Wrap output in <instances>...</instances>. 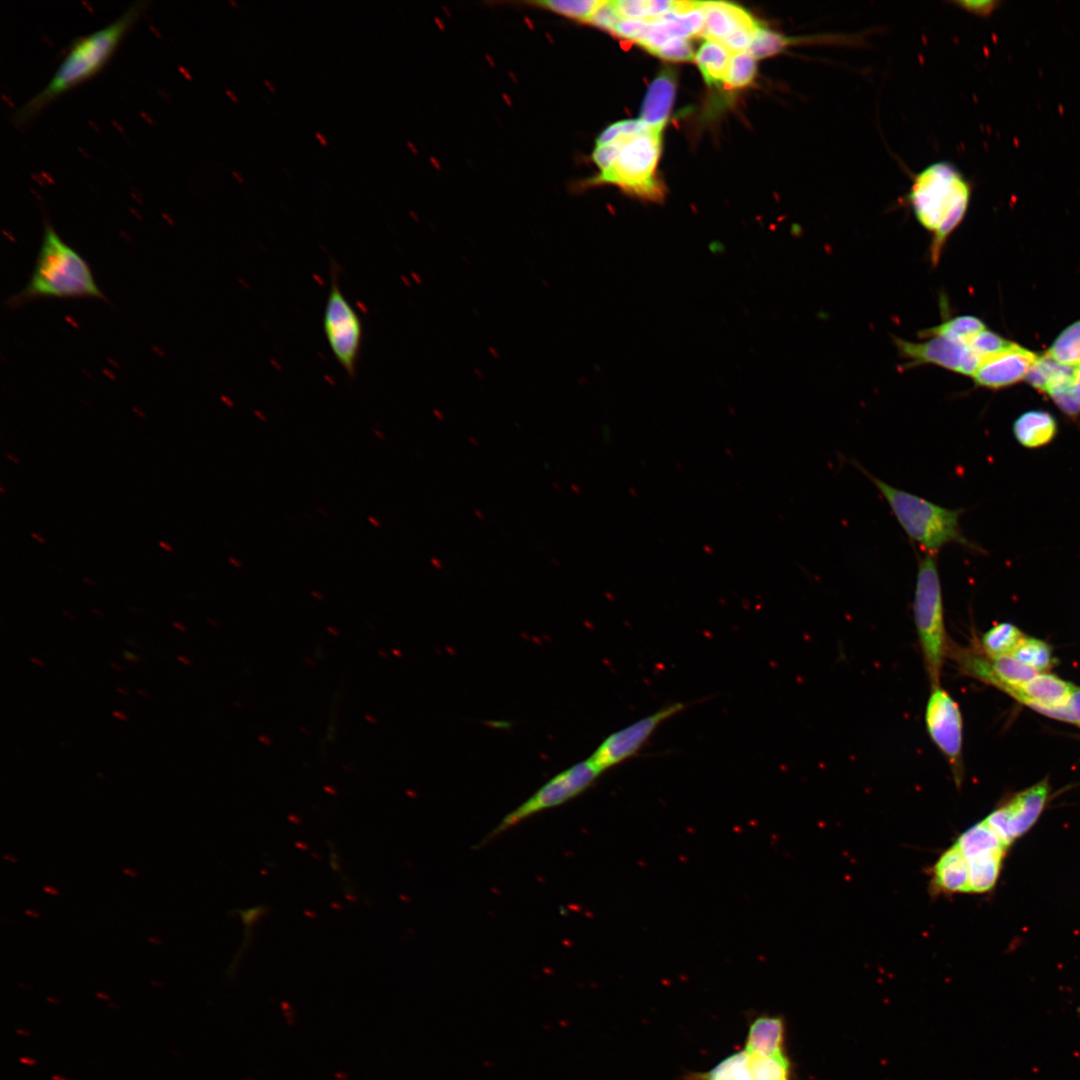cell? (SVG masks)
I'll list each match as a JSON object with an SVG mask.
<instances>
[{"label": "cell", "instance_id": "6da1fadb", "mask_svg": "<svg viewBox=\"0 0 1080 1080\" xmlns=\"http://www.w3.org/2000/svg\"><path fill=\"white\" fill-rule=\"evenodd\" d=\"M149 5L137 1L108 26L75 39L50 82L13 113V123L25 125L60 95L98 73Z\"/></svg>", "mask_w": 1080, "mask_h": 1080}, {"label": "cell", "instance_id": "7a4b0ae2", "mask_svg": "<svg viewBox=\"0 0 1080 1080\" xmlns=\"http://www.w3.org/2000/svg\"><path fill=\"white\" fill-rule=\"evenodd\" d=\"M970 196L969 182L949 162H935L913 178L908 201L921 226L933 233L929 254L934 266L947 239L965 217Z\"/></svg>", "mask_w": 1080, "mask_h": 1080}, {"label": "cell", "instance_id": "3957f363", "mask_svg": "<svg viewBox=\"0 0 1080 1080\" xmlns=\"http://www.w3.org/2000/svg\"><path fill=\"white\" fill-rule=\"evenodd\" d=\"M45 298L105 299L88 262L45 222L42 243L32 275L8 306L18 308Z\"/></svg>", "mask_w": 1080, "mask_h": 1080}, {"label": "cell", "instance_id": "277c9868", "mask_svg": "<svg viewBox=\"0 0 1080 1080\" xmlns=\"http://www.w3.org/2000/svg\"><path fill=\"white\" fill-rule=\"evenodd\" d=\"M855 465L875 485L903 530L926 554H936L951 543L977 549L962 533L959 522L961 509L945 508L898 489L875 477L859 463Z\"/></svg>", "mask_w": 1080, "mask_h": 1080}, {"label": "cell", "instance_id": "5b68a950", "mask_svg": "<svg viewBox=\"0 0 1080 1080\" xmlns=\"http://www.w3.org/2000/svg\"><path fill=\"white\" fill-rule=\"evenodd\" d=\"M913 615L930 688L940 686L949 648L936 554L919 559Z\"/></svg>", "mask_w": 1080, "mask_h": 1080}, {"label": "cell", "instance_id": "8992f818", "mask_svg": "<svg viewBox=\"0 0 1080 1080\" xmlns=\"http://www.w3.org/2000/svg\"><path fill=\"white\" fill-rule=\"evenodd\" d=\"M662 146V132L650 131L626 137L611 168L596 178L597 183H611L641 198L663 199V187L656 177Z\"/></svg>", "mask_w": 1080, "mask_h": 1080}, {"label": "cell", "instance_id": "52a82bcc", "mask_svg": "<svg viewBox=\"0 0 1080 1080\" xmlns=\"http://www.w3.org/2000/svg\"><path fill=\"white\" fill-rule=\"evenodd\" d=\"M330 289L323 316V330L336 361L350 378L356 376L363 326L361 319L342 293L339 270L335 263L330 269Z\"/></svg>", "mask_w": 1080, "mask_h": 1080}, {"label": "cell", "instance_id": "ba28073f", "mask_svg": "<svg viewBox=\"0 0 1080 1080\" xmlns=\"http://www.w3.org/2000/svg\"><path fill=\"white\" fill-rule=\"evenodd\" d=\"M601 773L589 758L572 765L547 781L525 802L507 814L494 833L574 798L591 786Z\"/></svg>", "mask_w": 1080, "mask_h": 1080}, {"label": "cell", "instance_id": "9c48e42d", "mask_svg": "<svg viewBox=\"0 0 1080 1080\" xmlns=\"http://www.w3.org/2000/svg\"><path fill=\"white\" fill-rule=\"evenodd\" d=\"M928 734L945 759L954 778L962 777L963 723L959 705L941 686L930 688L925 709Z\"/></svg>", "mask_w": 1080, "mask_h": 1080}, {"label": "cell", "instance_id": "30bf717a", "mask_svg": "<svg viewBox=\"0 0 1080 1080\" xmlns=\"http://www.w3.org/2000/svg\"><path fill=\"white\" fill-rule=\"evenodd\" d=\"M926 339L924 342H913L893 337L899 356L906 361L904 368L933 364L965 376H973L980 367V361L969 343L945 336Z\"/></svg>", "mask_w": 1080, "mask_h": 1080}, {"label": "cell", "instance_id": "8fae6325", "mask_svg": "<svg viewBox=\"0 0 1080 1080\" xmlns=\"http://www.w3.org/2000/svg\"><path fill=\"white\" fill-rule=\"evenodd\" d=\"M686 706L687 703L683 702L665 705L654 713L608 735L589 759L603 772L633 757L664 721L684 710Z\"/></svg>", "mask_w": 1080, "mask_h": 1080}, {"label": "cell", "instance_id": "7c38bea8", "mask_svg": "<svg viewBox=\"0 0 1080 1080\" xmlns=\"http://www.w3.org/2000/svg\"><path fill=\"white\" fill-rule=\"evenodd\" d=\"M1048 796V784L1038 783L993 811L985 820L1008 847L1027 832L1040 816Z\"/></svg>", "mask_w": 1080, "mask_h": 1080}, {"label": "cell", "instance_id": "4fadbf2b", "mask_svg": "<svg viewBox=\"0 0 1080 1080\" xmlns=\"http://www.w3.org/2000/svg\"><path fill=\"white\" fill-rule=\"evenodd\" d=\"M1037 357L1034 352L1011 343L1002 353L983 363L972 377L977 386L1005 388L1026 378Z\"/></svg>", "mask_w": 1080, "mask_h": 1080}, {"label": "cell", "instance_id": "5bb4252c", "mask_svg": "<svg viewBox=\"0 0 1080 1080\" xmlns=\"http://www.w3.org/2000/svg\"><path fill=\"white\" fill-rule=\"evenodd\" d=\"M703 24L704 14L701 7L682 14L670 12L651 20L650 29L639 45L654 54L672 40L700 35Z\"/></svg>", "mask_w": 1080, "mask_h": 1080}, {"label": "cell", "instance_id": "9a60e30c", "mask_svg": "<svg viewBox=\"0 0 1080 1080\" xmlns=\"http://www.w3.org/2000/svg\"><path fill=\"white\" fill-rule=\"evenodd\" d=\"M1074 687L1052 674H1038L1033 679L1013 689L1009 694L1036 711L1048 715L1050 711L1065 706Z\"/></svg>", "mask_w": 1080, "mask_h": 1080}, {"label": "cell", "instance_id": "2e32d148", "mask_svg": "<svg viewBox=\"0 0 1080 1080\" xmlns=\"http://www.w3.org/2000/svg\"><path fill=\"white\" fill-rule=\"evenodd\" d=\"M704 24L700 36L722 43L737 29L757 24L744 8L722 1L702 2Z\"/></svg>", "mask_w": 1080, "mask_h": 1080}, {"label": "cell", "instance_id": "e0dca14e", "mask_svg": "<svg viewBox=\"0 0 1080 1080\" xmlns=\"http://www.w3.org/2000/svg\"><path fill=\"white\" fill-rule=\"evenodd\" d=\"M676 91V75L663 70L650 84L641 107L640 119L651 129L663 132Z\"/></svg>", "mask_w": 1080, "mask_h": 1080}, {"label": "cell", "instance_id": "ac0fdd59", "mask_svg": "<svg viewBox=\"0 0 1080 1080\" xmlns=\"http://www.w3.org/2000/svg\"><path fill=\"white\" fill-rule=\"evenodd\" d=\"M932 884L939 892H969L968 860L955 843L936 861L932 870Z\"/></svg>", "mask_w": 1080, "mask_h": 1080}, {"label": "cell", "instance_id": "d6986e66", "mask_svg": "<svg viewBox=\"0 0 1080 1080\" xmlns=\"http://www.w3.org/2000/svg\"><path fill=\"white\" fill-rule=\"evenodd\" d=\"M1058 425L1055 417L1044 410H1030L1021 414L1013 424L1016 440L1025 448H1040L1056 436Z\"/></svg>", "mask_w": 1080, "mask_h": 1080}, {"label": "cell", "instance_id": "ffe728a7", "mask_svg": "<svg viewBox=\"0 0 1080 1080\" xmlns=\"http://www.w3.org/2000/svg\"><path fill=\"white\" fill-rule=\"evenodd\" d=\"M784 1026L781 1018L759 1017L750 1026L745 1052L768 1057H784Z\"/></svg>", "mask_w": 1080, "mask_h": 1080}, {"label": "cell", "instance_id": "44dd1931", "mask_svg": "<svg viewBox=\"0 0 1080 1080\" xmlns=\"http://www.w3.org/2000/svg\"><path fill=\"white\" fill-rule=\"evenodd\" d=\"M1075 367L1060 364L1044 354L1032 364L1026 380L1033 388L1050 396L1069 384Z\"/></svg>", "mask_w": 1080, "mask_h": 1080}, {"label": "cell", "instance_id": "7402d4cb", "mask_svg": "<svg viewBox=\"0 0 1080 1080\" xmlns=\"http://www.w3.org/2000/svg\"><path fill=\"white\" fill-rule=\"evenodd\" d=\"M694 60L707 84L719 85L725 82L731 52L724 45L706 40L696 52Z\"/></svg>", "mask_w": 1080, "mask_h": 1080}, {"label": "cell", "instance_id": "603a6c76", "mask_svg": "<svg viewBox=\"0 0 1080 1080\" xmlns=\"http://www.w3.org/2000/svg\"><path fill=\"white\" fill-rule=\"evenodd\" d=\"M1004 853L988 852L967 858L969 865V892L983 893L995 885Z\"/></svg>", "mask_w": 1080, "mask_h": 1080}, {"label": "cell", "instance_id": "cb8c5ba5", "mask_svg": "<svg viewBox=\"0 0 1080 1080\" xmlns=\"http://www.w3.org/2000/svg\"><path fill=\"white\" fill-rule=\"evenodd\" d=\"M955 844L966 858L988 852L1004 853L1007 848L986 820L975 824L961 834Z\"/></svg>", "mask_w": 1080, "mask_h": 1080}, {"label": "cell", "instance_id": "d4e9b609", "mask_svg": "<svg viewBox=\"0 0 1080 1080\" xmlns=\"http://www.w3.org/2000/svg\"><path fill=\"white\" fill-rule=\"evenodd\" d=\"M985 329V324L979 318L962 315L946 320L937 326L924 329L919 332V335H921V338L945 336L970 343L976 335Z\"/></svg>", "mask_w": 1080, "mask_h": 1080}, {"label": "cell", "instance_id": "484cf974", "mask_svg": "<svg viewBox=\"0 0 1080 1080\" xmlns=\"http://www.w3.org/2000/svg\"><path fill=\"white\" fill-rule=\"evenodd\" d=\"M1023 637L1021 631L1013 624H997L983 635L984 652L989 658L1012 655Z\"/></svg>", "mask_w": 1080, "mask_h": 1080}, {"label": "cell", "instance_id": "4316f807", "mask_svg": "<svg viewBox=\"0 0 1080 1080\" xmlns=\"http://www.w3.org/2000/svg\"><path fill=\"white\" fill-rule=\"evenodd\" d=\"M621 18L655 20L674 12L677 1L669 0H620L612 1Z\"/></svg>", "mask_w": 1080, "mask_h": 1080}, {"label": "cell", "instance_id": "83f0119b", "mask_svg": "<svg viewBox=\"0 0 1080 1080\" xmlns=\"http://www.w3.org/2000/svg\"><path fill=\"white\" fill-rule=\"evenodd\" d=\"M1046 355L1063 365L1080 364V320L1072 323L1058 335Z\"/></svg>", "mask_w": 1080, "mask_h": 1080}, {"label": "cell", "instance_id": "f1b7e54d", "mask_svg": "<svg viewBox=\"0 0 1080 1080\" xmlns=\"http://www.w3.org/2000/svg\"><path fill=\"white\" fill-rule=\"evenodd\" d=\"M747 1066L751 1080H788L789 1078V1062L785 1056L768 1057L748 1054Z\"/></svg>", "mask_w": 1080, "mask_h": 1080}, {"label": "cell", "instance_id": "f546056e", "mask_svg": "<svg viewBox=\"0 0 1080 1080\" xmlns=\"http://www.w3.org/2000/svg\"><path fill=\"white\" fill-rule=\"evenodd\" d=\"M1012 655L1039 672L1050 668L1054 662L1051 649L1044 641L1025 636Z\"/></svg>", "mask_w": 1080, "mask_h": 1080}, {"label": "cell", "instance_id": "4dcf8cb0", "mask_svg": "<svg viewBox=\"0 0 1080 1080\" xmlns=\"http://www.w3.org/2000/svg\"><path fill=\"white\" fill-rule=\"evenodd\" d=\"M755 75V58L748 51L735 53L731 57L724 83L729 88H743L752 83Z\"/></svg>", "mask_w": 1080, "mask_h": 1080}, {"label": "cell", "instance_id": "1f68e13d", "mask_svg": "<svg viewBox=\"0 0 1080 1080\" xmlns=\"http://www.w3.org/2000/svg\"><path fill=\"white\" fill-rule=\"evenodd\" d=\"M1049 398L1067 416H1080V364L1068 385L1052 393Z\"/></svg>", "mask_w": 1080, "mask_h": 1080}, {"label": "cell", "instance_id": "d6a6232c", "mask_svg": "<svg viewBox=\"0 0 1080 1080\" xmlns=\"http://www.w3.org/2000/svg\"><path fill=\"white\" fill-rule=\"evenodd\" d=\"M1012 342L1007 341L1000 335L990 331L983 330L976 335L969 343L970 348L980 361V366L986 361L996 357L1004 350H1006Z\"/></svg>", "mask_w": 1080, "mask_h": 1080}, {"label": "cell", "instance_id": "836d02e7", "mask_svg": "<svg viewBox=\"0 0 1080 1080\" xmlns=\"http://www.w3.org/2000/svg\"><path fill=\"white\" fill-rule=\"evenodd\" d=\"M748 1054L745 1051L734 1054L716 1067L706 1076V1080H751L748 1066Z\"/></svg>", "mask_w": 1080, "mask_h": 1080}, {"label": "cell", "instance_id": "e575fe53", "mask_svg": "<svg viewBox=\"0 0 1080 1080\" xmlns=\"http://www.w3.org/2000/svg\"><path fill=\"white\" fill-rule=\"evenodd\" d=\"M602 2V0L545 1L538 2L537 5H541L561 15L587 23L591 15Z\"/></svg>", "mask_w": 1080, "mask_h": 1080}, {"label": "cell", "instance_id": "d590c367", "mask_svg": "<svg viewBox=\"0 0 1080 1080\" xmlns=\"http://www.w3.org/2000/svg\"><path fill=\"white\" fill-rule=\"evenodd\" d=\"M650 26L651 20L621 18L611 33L639 44L648 33Z\"/></svg>", "mask_w": 1080, "mask_h": 1080}, {"label": "cell", "instance_id": "8d00e7d4", "mask_svg": "<svg viewBox=\"0 0 1080 1080\" xmlns=\"http://www.w3.org/2000/svg\"><path fill=\"white\" fill-rule=\"evenodd\" d=\"M654 55L669 61L683 62L695 56L693 47L686 38L672 40L659 48Z\"/></svg>", "mask_w": 1080, "mask_h": 1080}, {"label": "cell", "instance_id": "74e56055", "mask_svg": "<svg viewBox=\"0 0 1080 1080\" xmlns=\"http://www.w3.org/2000/svg\"><path fill=\"white\" fill-rule=\"evenodd\" d=\"M626 137L627 136H620L608 144L596 145L592 158L600 168L601 173L608 171L614 164Z\"/></svg>", "mask_w": 1080, "mask_h": 1080}, {"label": "cell", "instance_id": "f35d334b", "mask_svg": "<svg viewBox=\"0 0 1080 1080\" xmlns=\"http://www.w3.org/2000/svg\"><path fill=\"white\" fill-rule=\"evenodd\" d=\"M620 19L621 16L617 13L612 1H603L591 15L587 23L612 32Z\"/></svg>", "mask_w": 1080, "mask_h": 1080}, {"label": "cell", "instance_id": "ab89813d", "mask_svg": "<svg viewBox=\"0 0 1080 1080\" xmlns=\"http://www.w3.org/2000/svg\"><path fill=\"white\" fill-rule=\"evenodd\" d=\"M1049 716L1080 725V688L1074 687L1066 705L1052 710Z\"/></svg>", "mask_w": 1080, "mask_h": 1080}, {"label": "cell", "instance_id": "60d3db41", "mask_svg": "<svg viewBox=\"0 0 1080 1080\" xmlns=\"http://www.w3.org/2000/svg\"><path fill=\"white\" fill-rule=\"evenodd\" d=\"M961 9H964L972 14L978 16L990 15L999 5V1H956L954 2Z\"/></svg>", "mask_w": 1080, "mask_h": 1080}, {"label": "cell", "instance_id": "b9f144b4", "mask_svg": "<svg viewBox=\"0 0 1080 1080\" xmlns=\"http://www.w3.org/2000/svg\"><path fill=\"white\" fill-rule=\"evenodd\" d=\"M123 657H124L125 660H127L129 662H134V663L139 662L141 660L138 655H136V654H134V653H132L130 651H127V650L123 651Z\"/></svg>", "mask_w": 1080, "mask_h": 1080}, {"label": "cell", "instance_id": "7bdbcfd3", "mask_svg": "<svg viewBox=\"0 0 1080 1080\" xmlns=\"http://www.w3.org/2000/svg\"><path fill=\"white\" fill-rule=\"evenodd\" d=\"M112 715H113V716H114L115 718H117L118 720H121V721H124V722L128 721V716H127V715H126V714H125L124 712H122V711H119V710H113V711H112Z\"/></svg>", "mask_w": 1080, "mask_h": 1080}, {"label": "cell", "instance_id": "ee69618b", "mask_svg": "<svg viewBox=\"0 0 1080 1080\" xmlns=\"http://www.w3.org/2000/svg\"><path fill=\"white\" fill-rule=\"evenodd\" d=\"M315 137L320 142V144H322L323 146L328 145V141H327L326 137L321 132H315Z\"/></svg>", "mask_w": 1080, "mask_h": 1080}, {"label": "cell", "instance_id": "f6af8a7d", "mask_svg": "<svg viewBox=\"0 0 1080 1080\" xmlns=\"http://www.w3.org/2000/svg\"><path fill=\"white\" fill-rule=\"evenodd\" d=\"M30 661H31L32 664H35V665H37L39 667H45L46 666V664L42 660H40L39 658H36V657H30Z\"/></svg>", "mask_w": 1080, "mask_h": 1080}, {"label": "cell", "instance_id": "bcb514c9", "mask_svg": "<svg viewBox=\"0 0 1080 1080\" xmlns=\"http://www.w3.org/2000/svg\"><path fill=\"white\" fill-rule=\"evenodd\" d=\"M177 660L179 662H181L182 664H184V665H187V666L191 665V661L186 656L178 655Z\"/></svg>", "mask_w": 1080, "mask_h": 1080}, {"label": "cell", "instance_id": "7dc6e473", "mask_svg": "<svg viewBox=\"0 0 1080 1080\" xmlns=\"http://www.w3.org/2000/svg\"><path fill=\"white\" fill-rule=\"evenodd\" d=\"M263 83H264V84H265V85H266V86H267V87H268V88H269V89H270L271 91H273V92H275V91H276V88H275L274 84H273V83H272L271 81H269L268 79H264V80H263Z\"/></svg>", "mask_w": 1080, "mask_h": 1080}, {"label": "cell", "instance_id": "c3c4849f", "mask_svg": "<svg viewBox=\"0 0 1080 1080\" xmlns=\"http://www.w3.org/2000/svg\"><path fill=\"white\" fill-rule=\"evenodd\" d=\"M158 544H159V546H160V547L164 548V549H165V550H167L168 552H172V551H173L172 547H171V546H170L169 544H167V543H165V542H163V541H159V542H158Z\"/></svg>", "mask_w": 1080, "mask_h": 1080}, {"label": "cell", "instance_id": "681fc988", "mask_svg": "<svg viewBox=\"0 0 1080 1080\" xmlns=\"http://www.w3.org/2000/svg\"><path fill=\"white\" fill-rule=\"evenodd\" d=\"M173 625H174V627H175V628H177V629H178V630H180L181 632H185V631H186V627L184 626V624H182V623H180V622H173Z\"/></svg>", "mask_w": 1080, "mask_h": 1080}, {"label": "cell", "instance_id": "f907efd6", "mask_svg": "<svg viewBox=\"0 0 1080 1080\" xmlns=\"http://www.w3.org/2000/svg\"><path fill=\"white\" fill-rule=\"evenodd\" d=\"M116 691L118 693L122 694L123 696H128L129 695V691L124 689L123 687H116Z\"/></svg>", "mask_w": 1080, "mask_h": 1080}, {"label": "cell", "instance_id": "816d5d0a", "mask_svg": "<svg viewBox=\"0 0 1080 1080\" xmlns=\"http://www.w3.org/2000/svg\"><path fill=\"white\" fill-rule=\"evenodd\" d=\"M226 94H227V95H228V96H229V97H230L231 99H233L234 101H238V97L236 96V94H235V93H234L233 91H231V90H228V89H227V90H226Z\"/></svg>", "mask_w": 1080, "mask_h": 1080}, {"label": "cell", "instance_id": "f5cc1de1", "mask_svg": "<svg viewBox=\"0 0 1080 1080\" xmlns=\"http://www.w3.org/2000/svg\"><path fill=\"white\" fill-rule=\"evenodd\" d=\"M31 536H32L33 538H35L36 540H38V542H40L41 544H44V543H45V540H44V539H43V538H42L41 536H39L38 534H36V533H31Z\"/></svg>", "mask_w": 1080, "mask_h": 1080}, {"label": "cell", "instance_id": "db71d44e", "mask_svg": "<svg viewBox=\"0 0 1080 1080\" xmlns=\"http://www.w3.org/2000/svg\"><path fill=\"white\" fill-rule=\"evenodd\" d=\"M110 666L117 671H123V668L116 662H110Z\"/></svg>", "mask_w": 1080, "mask_h": 1080}, {"label": "cell", "instance_id": "11a10c76", "mask_svg": "<svg viewBox=\"0 0 1080 1080\" xmlns=\"http://www.w3.org/2000/svg\"><path fill=\"white\" fill-rule=\"evenodd\" d=\"M232 174L234 175V177H235V178H236V179H237V180H238V181H239L240 183H243V182H244V178L242 177V175H240L239 173H237V172H235V171H233V172H232Z\"/></svg>", "mask_w": 1080, "mask_h": 1080}, {"label": "cell", "instance_id": "9f6ffc18", "mask_svg": "<svg viewBox=\"0 0 1080 1080\" xmlns=\"http://www.w3.org/2000/svg\"><path fill=\"white\" fill-rule=\"evenodd\" d=\"M136 692H137L138 695L143 696V697L148 698L150 696L148 692H146L144 690H141V689L136 690Z\"/></svg>", "mask_w": 1080, "mask_h": 1080}, {"label": "cell", "instance_id": "6f0895ef", "mask_svg": "<svg viewBox=\"0 0 1080 1080\" xmlns=\"http://www.w3.org/2000/svg\"><path fill=\"white\" fill-rule=\"evenodd\" d=\"M368 519H369V521H370V522H371V523H372V524H373V525H374L375 527H379V526H380V523H379V522H378V521H377V520H376L375 518H373V517H368Z\"/></svg>", "mask_w": 1080, "mask_h": 1080}, {"label": "cell", "instance_id": "680465c9", "mask_svg": "<svg viewBox=\"0 0 1080 1080\" xmlns=\"http://www.w3.org/2000/svg\"><path fill=\"white\" fill-rule=\"evenodd\" d=\"M229 562H230L231 564L235 565L236 567H239V566H241V563H240V562H238V561H236V560H235L234 558H229Z\"/></svg>", "mask_w": 1080, "mask_h": 1080}, {"label": "cell", "instance_id": "91938a15", "mask_svg": "<svg viewBox=\"0 0 1080 1080\" xmlns=\"http://www.w3.org/2000/svg\"><path fill=\"white\" fill-rule=\"evenodd\" d=\"M6 456H7V458H9V459H10L11 461H13L14 463H16V464H19V461H18V459L14 458V457H13L12 455H10V454H8V453H7V454H6Z\"/></svg>", "mask_w": 1080, "mask_h": 1080}, {"label": "cell", "instance_id": "94428289", "mask_svg": "<svg viewBox=\"0 0 1080 1080\" xmlns=\"http://www.w3.org/2000/svg\"><path fill=\"white\" fill-rule=\"evenodd\" d=\"M92 612H93V613H95V614H97V615H98V616H100V617H103V616L105 615V614H104L103 612H101V611H99V610H96V609H94V608H92Z\"/></svg>", "mask_w": 1080, "mask_h": 1080}, {"label": "cell", "instance_id": "6125c7cd", "mask_svg": "<svg viewBox=\"0 0 1080 1080\" xmlns=\"http://www.w3.org/2000/svg\"><path fill=\"white\" fill-rule=\"evenodd\" d=\"M63 615L67 616V617H68V618H70V619H73V620L75 619L74 615H73V614H70V613H68L67 611H63Z\"/></svg>", "mask_w": 1080, "mask_h": 1080}, {"label": "cell", "instance_id": "be15d7a7", "mask_svg": "<svg viewBox=\"0 0 1080 1080\" xmlns=\"http://www.w3.org/2000/svg\"><path fill=\"white\" fill-rule=\"evenodd\" d=\"M83 580H84V581H85L86 583H89V585H91V586H94V585H95V583H94L93 581H91L90 579H88V578H86V577H84V578H83Z\"/></svg>", "mask_w": 1080, "mask_h": 1080}, {"label": "cell", "instance_id": "e7e4bbea", "mask_svg": "<svg viewBox=\"0 0 1080 1080\" xmlns=\"http://www.w3.org/2000/svg\"><path fill=\"white\" fill-rule=\"evenodd\" d=\"M0 490H1V492H2V493H4V489H3V487H0Z\"/></svg>", "mask_w": 1080, "mask_h": 1080}, {"label": "cell", "instance_id": "03108f58", "mask_svg": "<svg viewBox=\"0 0 1080 1080\" xmlns=\"http://www.w3.org/2000/svg\"><path fill=\"white\" fill-rule=\"evenodd\" d=\"M230 2H231L232 4H234V5H236V2H235V1H232V0H231Z\"/></svg>", "mask_w": 1080, "mask_h": 1080}]
</instances>
